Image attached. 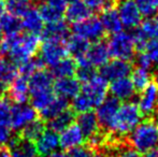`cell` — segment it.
Returning <instances> with one entry per match:
<instances>
[{
    "label": "cell",
    "instance_id": "ee69618b",
    "mask_svg": "<svg viewBox=\"0 0 158 157\" xmlns=\"http://www.w3.org/2000/svg\"><path fill=\"white\" fill-rule=\"evenodd\" d=\"M144 52L148 55L153 66H156L158 69V40H151V41H148Z\"/></svg>",
    "mask_w": 158,
    "mask_h": 157
},
{
    "label": "cell",
    "instance_id": "7dc6e473",
    "mask_svg": "<svg viewBox=\"0 0 158 157\" xmlns=\"http://www.w3.org/2000/svg\"><path fill=\"white\" fill-rule=\"evenodd\" d=\"M45 3L50 4L51 6L57 9V10L61 11V12H64L67 9V1L66 0H45Z\"/></svg>",
    "mask_w": 158,
    "mask_h": 157
},
{
    "label": "cell",
    "instance_id": "5bb4252c",
    "mask_svg": "<svg viewBox=\"0 0 158 157\" xmlns=\"http://www.w3.org/2000/svg\"><path fill=\"white\" fill-rule=\"evenodd\" d=\"M84 142L85 137L79 126L75 124L66 128L59 136V147L64 151H71L75 147H81Z\"/></svg>",
    "mask_w": 158,
    "mask_h": 157
},
{
    "label": "cell",
    "instance_id": "e575fe53",
    "mask_svg": "<svg viewBox=\"0 0 158 157\" xmlns=\"http://www.w3.org/2000/svg\"><path fill=\"white\" fill-rule=\"evenodd\" d=\"M130 76V80L132 82L133 86H135V90H138L140 93L145 89L151 84V81H152V74L148 70L141 69V68H135L131 72Z\"/></svg>",
    "mask_w": 158,
    "mask_h": 157
},
{
    "label": "cell",
    "instance_id": "d590c367",
    "mask_svg": "<svg viewBox=\"0 0 158 157\" xmlns=\"http://www.w3.org/2000/svg\"><path fill=\"white\" fill-rule=\"evenodd\" d=\"M38 11H39L43 22H45L48 24H53V23H57L59 21H63L64 13L61 11L57 10V9L51 6L50 4L45 3V2L40 3Z\"/></svg>",
    "mask_w": 158,
    "mask_h": 157
},
{
    "label": "cell",
    "instance_id": "60d3db41",
    "mask_svg": "<svg viewBox=\"0 0 158 157\" xmlns=\"http://www.w3.org/2000/svg\"><path fill=\"white\" fill-rule=\"evenodd\" d=\"M77 76L79 82H82L83 84L89 82L90 80H93L97 76V72H96V69L94 67L89 65L86 66H77Z\"/></svg>",
    "mask_w": 158,
    "mask_h": 157
},
{
    "label": "cell",
    "instance_id": "4316f807",
    "mask_svg": "<svg viewBox=\"0 0 158 157\" xmlns=\"http://www.w3.org/2000/svg\"><path fill=\"white\" fill-rule=\"evenodd\" d=\"M0 29L6 37L17 36L23 30L22 21H19V17L4 13L2 16H0Z\"/></svg>",
    "mask_w": 158,
    "mask_h": 157
},
{
    "label": "cell",
    "instance_id": "ac0fdd59",
    "mask_svg": "<svg viewBox=\"0 0 158 157\" xmlns=\"http://www.w3.org/2000/svg\"><path fill=\"white\" fill-rule=\"evenodd\" d=\"M8 94L16 105H24L29 98V82L23 76H17L9 87Z\"/></svg>",
    "mask_w": 158,
    "mask_h": 157
},
{
    "label": "cell",
    "instance_id": "d6a6232c",
    "mask_svg": "<svg viewBox=\"0 0 158 157\" xmlns=\"http://www.w3.org/2000/svg\"><path fill=\"white\" fill-rule=\"evenodd\" d=\"M137 30L148 41L158 40V15H154L144 19Z\"/></svg>",
    "mask_w": 158,
    "mask_h": 157
},
{
    "label": "cell",
    "instance_id": "f546056e",
    "mask_svg": "<svg viewBox=\"0 0 158 157\" xmlns=\"http://www.w3.org/2000/svg\"><path fill=\"white\" fill-rule=\"evenodd\" d=\"M74 119H75V113L71 109H68L64 112H63L61 114H59L58 116L48 121V125L51 130L58 134V132L64 131L66 128H68L69 126L72 125Z\"/></svg>",
    "mask_w": 158,
    "mask_h": 157
},
{
    "label": "cell",
    "instance_id": "ba28073f",
    "mask_svg": "<svg viewBox=\"0 0 158 157\" xmlns=\"http://www.w3.org/2000/svg\"><path fill=\"white\" fill-rule=\"evenodd\" d=\"M68 50L64 43L55 41H45L40 48L39 58L44 66L54 67L56 64L67 57Z\"/></svg>",
    "mask_w": 158,
    "mask_h": 157
},
{
    "label": "cell",
    "instance_id": "f1b7e54d",
    "mask_svg": "<svg viewBox=\"0 0 158 157\" xmlns=\"http://www.w3.org/2000/svg\"><path fill=\"white\" fill-rule=\"evenodd\" d=\"M77 64L75 59L66 57L58 64L52 67V76L57 79L63 78H72L73 74L77 72Z\"/></svg>",
    "mask_w": 158,
    "mask_h": 157
},
{
    "label": "cell",
    "instance_id": "52a82bcc",
    "mask_svg": "<svg viewBox=\"0 0 158 157\" xmlns=\"http://www.w3.org/2000/svg\"><path fill=\"white\" fill-rule=\"evenodd\" d=\"M108 81L98 74L89 82L84 84L83 87L81 88V93L87 97L94 108L103 102L108 95Z\"/></svg>",
    "mask_w": 158,
    "mask_h": 157
},
{
    "label": "cell",
    "instance_id": "6da1fadb",
    "mask_svg": "<svg viewBox=\"0 0 158 157\" xmlns=\"http://www.w3.org/2000/svg\"><path fill=\"white\" fill-rule=\"evenodd\" d=\"M40 48V37L32 34L6 37L0 43V55H8L10 60L21 65L32 58Z\"/></svg>",
    "mask_w": 158,
    "mask_h": 157
},
{
    "label": "cell",
    "instance_id": "c3c4849f",
    "mask_svg": "<svg viewBox=\"0 0 158 157\" xmlns=\"http://www.w3.org/2000/svg\"><path fill=\"white\" fill-rule=\"evenodd\" d=\"M8 90H9V85H8V84L0 82V99L4 98V96L8 94Z\"/></svg>",
    "mask_w": 158,
    "mask_h": 157
},
{
    "label": "cell",
    "instance_id": "836d02e7",
    "mask_svg": "<svg viewBox=\"0 0 158 157\" xmlns=\"http://www.w3.org/2000/svg\"><path fill=\"white\" fill-rule=\"evenodd\" d=\"M4 6L9 14L16 17H23L31 9L30 0H6Z\"/></svg>",
    "mask_w": 158,
    "mask_h": 157
},
{
    "label": "cell",
    "instance_id": "f907efd6",
    "mask_svg": "<svg viewBox=\"0 0 158 157\" xmlns=\"http://www.w3.org/2000/svg\"><path fill=\"white\" fill-rule=\"evenodd\" d=\"M142 157H158V147H155V149L144 153V155Z\"/></svg>",
    "mask_w": 158,
    "mask_h": 157
},
{
    "label": "cell",
    "instance_id": "1f68e13d",
    "mask_svg": "<svg viewBox=\"0 0 158 157\" xmlns=\"http://www.w3.org/2000/svg\"><path fill=\"white\" fill-rule=\"evenodd\" d=\"M19 76V68L16 64L9 60L0 55V82L6 84H11L14 79Z\"/></svg>",
    "mask_w": 158,
    "mask_h": 157
},
{
    "label": "cell",
    "instance_id": "603a6c76",
    "mask_svg": "<svg viewBox=\"0 0 158 157\" xmlns=\"http://www.w3.org/2000/svg\"><path fill=\"white\" fill-rule=\"evenodd\" d=\"M64 13L69 23L77 24L89 19L93 14V11L83 1H77L69 4Z\"/></svg>",
    "mask_w": 158,
    "mask_h": 157
},
{
    "label": "cell",
    "instance_id": "d6986e66",
    "mask_svg": "<svg viewBox=\"0 0 158 157\" xmlns=\"http://www.w3.org/2000/svg\"><path fill=\"white\" fill-rule=\"evenodd\" d=\"M54 92L64 99H73L81 92V84L79 80L74 78L57 79L54 83Z\"/></svg>",
    "mask_w": 158,
    "mask_h": 157
},
{
    "label": "cell",
    "instance_id": "11a10c76",
    "mask_svg": "<svg viewBox=\"0 0 158 157\" xmlns=\"http://www.w3.org/2000/svg\"><path fill=\"white\" fill-rule=\"evenodd\" d=\"M67 2H70V3H73V2H77V1H80V0H66Z\"/></svg>",
    "mask_w": 158,
    "mask_h": 157
},
{
    "label": "cell",
    "instance_id": "4fadbf2b",
    "mask_svg": "<svg viewBox=\"0 0 158 157\" xmlns=\"http://www.w3.org/2000/svg\"><path fill=\"white\" fill-rule=\"evenodd\" d=\"M54 76H52L50 71L48 70L40 69L35 71V73L28 79L29 82V95L41 94V93H45L48 90L54 89V81H53Z\"/></svg>",
    "mask_w": 158,
    "mask_h": 157
},
{
    "label": "cell",
    "instance_id": "3957f363",
    "mask_svg": "<svg viewBox=\"0 0 158 157\" xmlns=\"http://www.w3.org/2000/svg\"><path fill=\"white\" fill-rule=\"evenodd\" d=\"M142 116L139 107L135 102L126 101L119 107L117 114L115 116L114 126L112 134L114 137L119 139H125L124 137L128 136L133 131L135 127L142 122Z\"/></svg>",
    "mask_w": 158,
    "mask_h": 157
},
{
    "label": "cell",
    "instance_id": "6f0895ef",
    "mask_svg": "<svg viewBox=\"0 0 158 157\" xmlns=\"http://www.w3.org/2000/svg\"><path fill=\"white\" fill-rule=\"evenodd\" d=\"M115 1H117V0H115Z\"/></svg>",
    "mask_w": 158,
    "mask_h": 157
},
{
    "label": "cell",
    "instance_id": "ffe728a7",
    "mask_svg": "<svg viewBox=\"0 0 158 157\" xmlns=\"http://www.w3.org/2000/svg\"><path fill=\"white\" fill-rule=\"evenodd\" d=\"M109 90L112 94V97L116 98L117 100L124 101L131 99L137 92L129 78H122L113 81L109 87Z\"/></svg>",
    "mask_w": 158,
    "mask_h": 157
},
{
    "label": "cell",
    "instance_id": "7bdbcfd3",
    "mask_svg": "<svg viewBox=\"0 0 158 157\" xmlns=\"http://www.w3.org/2000/svg\"><path fill=\"white\" fill-rule=\"evenodd\" d=\"M83 2L92 11H103L109 6H114L115 0H83Z\"/></svg>",
    "mask_w": 158,
    "mask_h": 157
},
{
    "label": "cell",
    "instance_id": "bcb514c9",
    "mask_svg": "<svg viewBox=\"0 0 158 157\" xmlns=\"http://www.w3.org/2000/svg\"><path fill=\"white\" fill-rule=\"evenodd\" d=\"M11 139H12V134L9 126H0V147L9 144Z\"/></svg>",
    "mask_w": 158,
    "mask_h": 157
},
{
    "label": "cell",
    "instance_id": "277c9868",
    "mask_svg": "<svg viewBox=\"0 0 158 157\" xmlns=\"http://www.w3.org/2000/svg\"><path fill=\"white\" fill-rule=\"evenodd\" d=\"M106 44L110 56L114 59L130 61L135 58V45L132 34L125 31L115 34L109 39Z\"/></svg>",
    "mask_w": 158,
    "mask_h": 157
},
{
    "label": "cell",
    "instance_id": "7402d4cb",
    "mask_svg": "<svg viewBox=\"0 0 158 157\" xmlns=\"http://www.w3.org/2000/svg\"><path fill=\"white\" fill-rule=\"evenodd\" d=\"M42 36L45 39V41H55L64 43L69 39V28L68 25L64 21H59L57 23L48 24L46 27H44Z\"/></svg>",
    "mask_w": 158,
    "mask_h": 157
},
{
    "label": "cell",
    "instance_id": "f6af8a7d",
    "mask_svg": "<svg viewBox=\"0 0 158 157\" xmlns=\"http://www.w3.org/2000/svg\"><path fill=\"white\" fill-rule=\"evenodd\" d=\"M135 65L138 66V68H141V69L144 70H150L151 68L153 67V64L151 61L150 57L148 55L146 54L145 52H141V53H138L137 56L135 57Z\"/></svg>",
    "mask_w": 158,
    "mask_h": 157
},
{
    "label": "cell",
    "instance_id": "8d00e7d4",
    "mask_svg": "<svg viewBox=\"0 0 158 157\" xmlns=\"http://www.w3.org/2000/svg\"><path fill=\"white\" fill-rule=\"evenodd\" d=\"M44 65L40 60V58H30L28 60L22 63L21 65H19L17 68H19V76H23L25 78L29 79L35 71L42 69Z\"/></svg>",
    "mask_w": 158,
    "mask_h": 157
},
{
    "label": "cell",
    "instance_id": "484cf974",
    "mask_svg": "<svg viewBox=\"0 0 158 157\" xmlns=\"http://www.w3.org/2000/svg\"><path fill=\"white\" fill-rule=\"evenodd\" d=\"M69 103L67 99H64L61 97H55L54 100L45 107L43 110L40 111V116H41L42 121H51L59 114H61L66 110H68Z\"/></svg>",
    "mask_w": 158,
    "mask_h": 157
},
{
    "label": "cell",
    "instance_id": "681fc988",
    "mask_svg": "<svg viewBox=\"0 0 158 157\" xmlns=\"http://www.w3.org/2000/svg\"><path fill=\"white\" fill-rule=\"evenodd\" d=\"M0 157H11V153L9 147H0Z\"/></svg>",
    "mask_w": 158,
    "mask_h": 157
},
{
    "label": "cell",
    "instance_id": "4dcf8cb0",
    "mask_svg": "<svg viewBox=\"0 0 158 157\" xmlns=\"http://www.w3.org/2000/svg\"><path fill=\"white\" fill-rule=\"evenodd\" d=\"M44 131H45V124L43 123V121L35 119L19 131V137L25 140L35 142Z\"/></svg>",
    "mask_w": 158,
    "mask_h": 157
},
{
    "label": "cell",
    "instance_id": "f5cc1de1",
    "mask_svg": "<svg viewBox=\"0 0 158 157\" xmlns=\"http://www.w3.org/2000/svg\"><path fill=\"white\" fill-rule=\"evenodd\" d=\"M48 157H70V156L67 155V154H64V153H60V152H59V153H56V152H55L54 154H52V155H50Z\"/></svg>",
    "mask_w": 158,
    "mask_h": 157
},
{
    "label": "cell",
    "instance_id": "7c38bea8",
    "mask_svg": "<svg viewBox=\"0 0 158 157\" xmlns=\"http://www.w3.org/2000/svg\"><path fill=\"white\" fill-rule=\"evenodd\" d=\"M38 118L37 111L27 105H16L12 107V114H11V123L10 126L14 130L21 131L24 127L35 121Z\"/></svg>",
    "mask_w": 158,
    "mask_h": 157
},
{
    "label": "cell",
    "instance_id": "2e32d148",
    "mask_svg": "<svg viewBox=\"0 0 158 157\" xmlns=\"http://www.w3.org/2000/svg\"><path fill=\"white\" fill-rule=\"evenodd\" d=\"M38 154L40 157H48L56 152L59 147V136L57 132L48 129L35 141Z\"/></svg>",
    "mask_w": 158,
    "mask_h": 157
},
{
    "label": "cell",
    "instance_id": "8fae6325",
    "mask_svg": "<svg viewBox=\"0 0 158 157\" xmlns=\"http://www.w3.org/2000/svg\"><path fill=\"white\" fill-rule=\"evenodd\" d=\"M132 72V65L130 61L114 59L108 61L103 67L100 68V76L106 81H115L122 78H128Z\"/></svg>",
    "mask_w": 158,
    "mask_h": 157
},
{
    "label": "cell",
    "instance_id": "9c48e42d",
    "mask_svg": "<svg viewBox=\"0 0 158 157\" xmlns=\"http://www.w3.org/2000/svg\"><path fill=\"white\" fill-rule=\"evenodd\" d=\"M116 10L124 27L132 29L142 23V14L133 0H117Z\"/></svg>",
    "mask_w": 158,
    "mask_h": 157
},
{
    "label": "cell",
    "instance_id": "8992f818",
    "mask_svg": "<svg viewBox=\"0 0 158 157\" xmlns=\"http://www.w3.org/2000/svg\"><path fill=\"white\" fill-rule=\"evenodd\" d=\"M72 32L75 36L85 39L88 42H98L103 39L106 35L103 26L98 17L90 16L89 19L72 25Z\"/></svg>",
    "mask_w": 158,
    "mask_h": 157
},
{
    "label": "cell",
    "instance_id": "cb8c5ba5",
    "mask_svg": "<svg viewBox=\"0 0 158 157\" xmlns=\"http://www.w3.org/2000/svg\"><path fill=\"white\" fill-rule=\"evenodd\" d=\"M22 26L23 29L27 31V34H32L35 36H39L43 32L44 29V22L40 15L38 9L31 8L22 19Z\"/></svg>",
    "mask_w": 158,
    "mask_h": 157
},
{
    "label": "cell",
    "instance_id": "db71d44e",
    "mask_svg": "<svg viewBox=\"0 0 158 157\" xmlns=\"http://www.w3.org/2000/svg\"><path fill=\"white\" fill-rule=\"evenodd\" d=\"M4 10H6V6H4V2L0 1V16L4 14Z\"/></svg>",
    "mask_w": 158,
    "mask_h": 157
},
{
    "label": "cell",
    "instance_id": "d4e9b609",
    "mask_svg": "<svg viewBox=\"0 0 158 157\" xmlns=\"http://www.w3.org/2000/svg\"><path fill=\"white\" fill-rule=\"evenodd\" d=\"M77 125L82 130L85 139L90 138L99 131V124H98V119L96 118V114L94 112L89 111L86 113H82L77 116Z\"/></svg>",
    "mask_w": 158,
    "mask_h": 157
},
{
    "label": "cell",
    "instance_id": "5b68a950",
    "mask_svg": "<svg viewBox=\"0 0 158 157\" xmlns=\"http://www.w3.org/2000/svg\"><path fill=\"white\" fill-rule=\"evenodd\" d=\"M119 107H121L119 100H117L114 97H106L103 102L97 107V111L95 114L102 131L112 134L115 116Z\"/></svg>",
    "mask_w": 158,
    "mask_h": 157
},
{
    "label": "cell",
    "instance_id": "b9f144b4",
    "mask_svg": "<svg viewBox=\"0 0 158 157\" xmlns=\"http://www.w3.org/2000/svg\"><path fill=\"white\" fill-rule=\"evenodd\" d=\"M12 107L6 98L0 99V126H10Z\"/></svg>",
    "mask_w": 158,
    "mask_h": 157
},
{
    "label": "cell",
    "instance_id": "7a4b0ae2",
    "mask_svg": "<svg viewBox=\"0 0 158 157\" xmlns=\"http://www.w3.org/2000/svg\"><path fill=\"white\" fill-rule=\"evenodd\" d=\"M128 144L139 153L158 147V124L155 118L142 121L126 139Z\"/></svg>",
    "mask_w": 158,
    "mask_h": 157
},
{
    "label": "cell",
    "instance_id": "74e56055",
    "mask_svg": "<svg viewBox=\"0 0 158 157\" xmlns=\"http://www.w3.org/2000/svg\"><path fill=\"white\" fill-rule=\"evenodd\" d=\"M55 94H54V89L48 90L45 93H41V94H37L31 96V105L32 108L35 110H43L45 107H48L55 98Z\"/></svg>",
    "mask_w": 158,
    "mask_h": 157
},
{
    "label": "cell",
    "instance_id": "f35d334b",
    "mask_svg": "<svg viewBox=\"0 0 158 157\" xmlns=\"http://www.w3.org/2000/svg\"><path fill=\"white\" fill-rule=\"evenodd\" d=\"M70 157H108L106 153L102 150H96L88 147H79L71 150L69 153Z\"/></svg>",
    "mask_w": 158,
    "mask_h": 157
},
{
    "label": "cell",
    "instance_id": "30bf717a",
    "mask_svg": "<svg viewBox=\"0 0 158 157\" xmlns=\"http://www.w3.org/2000/svg\"><path fill=\"white\" fill-rule=\"evenodd\" d=\"M138 107L143 115L154 118L155 114L158 113V86L151 83L140 93Z\"/></svg>",
    "mask_w": 158,
    "mask_h": 157
},
{
    "label": "cell",
    "instance_id": "816d5d0a",
    "mask_svg": "<svg viewBox=\"0 0 158 157\" xmlns=\"http://www.w3.org/2000/svg\"><path fill=\"white\" fill-rule=\"evenodd\" d=\"M152 80H153V83L156 86H158V69H156L152 73Z\"/></svg>",
    "mask_w": 158,
    "mask_h": 157
},
{
    "label": "cell",
    "instance_id": "9f6ffc18",
    "mask_svg": "<svg viewBox=\"0 0 158 157\" xmlns=\"http://www.w3.org/2000/svg\"><path fill=\"white\" fill-rule=\"evenodd\" d=\"M1 35H2V32H1V29H0V43H1V41H2V40H1Z\"/></svg>",
    "mask_w": 158,
    "mask_h": 157
},
{
    "label": "cell",
    "instance_id": "e0dca14e",
    "mask_svg": "<svg viewBox=\"0 0 158 157\" xmlns=\"http://www.w3.org/2000/svg\"><path fill=\"white\" fill-rule=\"evenodd\" d=\"M9 150L11 157H40L35 142L25 140L19 136L11 139Z\"/></svg>",
    "mask_w": 158,
    "mask_h": 157
},
{
    "label": "cell",
    "instance_id": "ab89813d",
    "mask_svg": "<svg viewBox=\"0 0 158 157\" xmlns=\"http://www.w3.org/2000/svg\"><path fill=\"white\" fill-rule=\"evenodd\" d=\"M139 9L140 13L144 16H154L158 12V0H133Z\"/></svg>",
    "mask_w": 158,
    "mask_h": 157
},
{
    "label": "cell",
    "instance_id": "9a60e30c",
    "mask_svg": "<svg viewBox=\"0 0 158 157\" xmlns=\"http://www.w3.org/2000/svg\"><path fill=\"white\" fill-rule=\"evenodd\" d=\"M85 58L87 59L88 64L94 68H101L109 61L110 53H109L108 44L104 41L94 42L89 45L87 53L85 55Z\"/></svg>",
    "mask_w": 158,
    "mask_h": 157
},
{
    "label": "cell",
    "instance_id": "83f0119b",
    "mask_svg": "<svg viewBox=\"0 0 158 157\" xmlns=\"http://www.w3.org/2000/svg\"><path fill=\"white\" fill-rule=\"evenodd\" d=\"M89 42L86 41L85 39L81 38L79 36H72L69 37V39L67 40V50L68 53H70L74 59H80L82 57H84L87 53L88 48H89Z\"/></svg>",
    "mask_w": 158,
    "mask_h": 157
},
{
    "label": "cell",
    "instance_id": "680465c9",
    "mask_svg": "<svg viewBox=\"0 0 158 157\" xmlns=\"http://www.w3.org/2000/svg\"><path fill=\"white\" fill-rule=\"evenodd\" d=\"M0 1H1V0H0Z\"/></svg>",
    "mask_w": 158,
    "mask_h": 157
},
{
    "label": "cell",
    "instance_id": "44dd1931",
    "mask_svg": "<svg viewBox=\"0 0 158 157\" xmlns=\"http://www.w3.org/2000/svg\"><path fill=\"white\" fill-rule=\"evenodd\" d=\"M99 19L106 32L115 35L121 32L122 29H123V24L121 22V19H119L115 6H111L109 8L104 9L103 11H101V16H100Z\"/></svg>",
    "mask_w": 158,
    "mask_h": 157
}]
</instances>
